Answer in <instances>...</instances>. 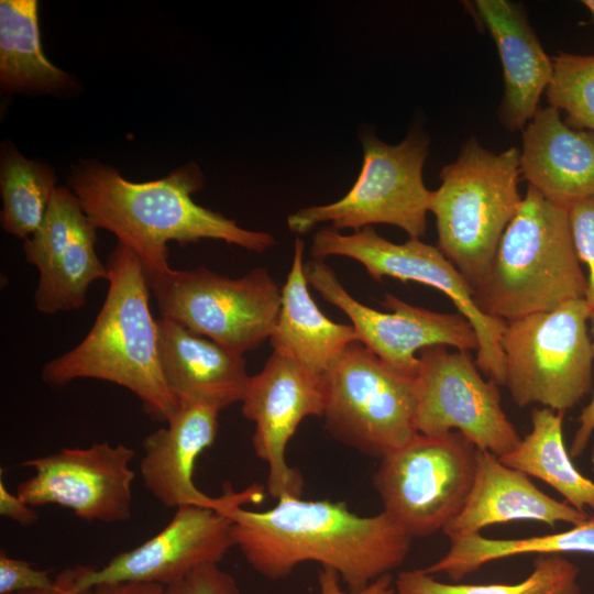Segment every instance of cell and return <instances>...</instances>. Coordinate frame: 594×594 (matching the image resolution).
Segmentation results:
<instances>
[{"label": "cell", "instance_id": "cell-1", "mask_svg": "<svg viewBox=\"0 0 594 594\" xmlns=\"http://www.w3.org/2000/svg\"><path fill=\"white\" fill-rule=\"evenodd\" d=\"M228 513L234 546L261 575L282 579L311 561L334 570L350 592L400 566L413 540L384 512L359 516L343 502L285 495L267 510L234 506Z\"/></svg>", "mask_w": 594, "mask_h": 594}, {"label": "cell", "instance_id": "cell-2", "mask_svg": "<svg viewBox=\"0 0 594 594\" xmlns=\"http://www.w3.org/2000/svg\"><path fill=\"white\" fill-rule=\"evenodd\" d=\"M205 177L191 162L164 178L133 183L96 160L75 165L72 191L96 229L113 233L141 260L147 280L167 270L170 241L179 245L202 239L222 240L248 251L264 253L276 244L266 232L241 228L235 220L194 202Z\"/></svg>", "mask_w": 594, "mask_h": 594}, {"label": "cell", "instance_id": "cell-3", "mask_svg": "<svg viewBox=\"0 0 594 594\" xmlns=\"http://www.w3.org/2000/svg\"><path fill=\"white\" fill-rule=\"evenodd\" d=\"M108 292L96 320L79 344L47 362L44 383L61 387L79 378L122 386L145 414L167 422L179 407L163 376L157 320L150 309V284L139 256L117 242L106 263Z\"/></svg>", "mask_w": 594, "mask_h": 594}, {"label": "cell", "instance_id": "cell-4", "mask_svg": "<svg viewBox=\"0 0 594 594\" xmlns=\"http://www.w3.org/2000/svg\"><path fill=\"white\" fill-rule=\"evenodd\" d=\"M569 210L528 186L473 297L486 315L509 321L586 296Z\"/></svg>", "mask_w": 594, "mask_h": 594}, {"label": "cell", "instance_id": "cell-5", "mask_svg": "<svg viewBox=\"0 0 594 594\" xmlns=\"http://www.w3.org/2000/svg\"><path fill=\"white\" fill-rule=\"evenodd\" d=\"M520 151L495 153L469 139L440 173L429 211L436 218L437 248L474 289L486 274L499 241L521 202Z\"/></svg>", "mask_w": 594, "mask_h": 594}, {"label": "cell", "instance_id": "cell-6", "mask_svg": "<svg viewBox=\"0 0 594 594\" xmlns=\"http://www.w3.org/2000/svg\"><path fill=\"white\" fill-rule=\"evenodd\" d=\"M591 311L583 299L506 321L501 338L505 385L520 406L565 413L592 387Z\"/></svg>", "mask_w": 594, "mask_h": 594}, {"label": "cell", "instance_id": "cell-7", "mask_svg": "<svg viewBox=\"0 0 594 594\" xmlns=\"http://www.w3.org/2000/svg\"><path fill=\"white\" fill-rule=\"evenodd\" d=\"M363 164L345 196L321 206H310L287 217L288 229L307 234L316 226L330 222L333 229L360 230L372 224L398 227L409 238L426 232L431 191L422 179L429 139L414 130L391 145L370 132L361 134Z\"/></svg>", "mask_w": 594, "mask_h": 594}, {"label": "cell", "instance_id": "cell-8", "mask_svg": "<svg viewBox=\"0 0 594 594\" xmlns=\"http://www.w3.org/2000/svg\"><path fill=\"white\" fill-rule=\"evenodd\" d=\"M148 284L162 318L242 355L270 339L282 301V287L263 267L239 278L204 266L169 268Z\"/></svg>", "mask_w": 594, "mask_h": 594}, {"label": "cell", "instance_id": "cell-9", "mask_svg": "<svg viewBox=\"0 0 594 594\" xmlns=\"http://www.w3.org/2000/svg\"><path fill=\"white\" fill-rule=\"evenodd\" d=\"M324 426L338 441L382 459L417 433L415 376L385 364L360 341L323 375Z\"/></svg>", "mask_w": 594, "mask_h": 594}, {"label": "cell", "instance_id": "cell-10", "mask_svg": "<svg viewBox=\"0 0 594 594\" xmlns=\"http://www.w3.org/2000/svg\"><path fill=\"white\" fill-rule=\"evenodd\" d=\"M477 452L459 431L417 433L383 457L373 475L383 512L411 539L443 530L470 495Z\"/></svg>", "mask_w": 594, "mask_h": 594}, {"label": "cell", "instance_id": "cell-11", "mask_svg": "<svg viewBox=\"0 0 594 594\" xmlns=\"http://www.w3.org/2000/svg\"><path fill=\"white\" fill-rule=\"evenodd\" d=\"M314 260L345 256L361 263L375 280L393 277L417 282L442 292L472 324L477 339L475 363L497 385H505L504 354L501 338L506 321L484 314L476 305L473 289L459 270L433 245L409 238L394 243L373 227L342 234L332 227L319 229L312 237Z\"/></svg>", "mask_w": 594, "mask_h": 594}, {"label": "cell", "instance_id": "cell-12", "mask_svg": "<svg viewBox=\"0 0 594 594\" xmlns=\"http://www.w3.org/2000/svg\"><path fill=\"white\" fill-rule=\"evenodd\" d=\"M415 375L417 431L426 436L461 432L479 450L501 458L520 442L507 418L498 385L484 380L469 351L422 349Z\"/></svg>", "mask_w": 594, "mask_h": 594}, {"label": "cell", "instance_id": "cell-13", "mask_svg": "<svg viewBox=\"0 0 594 594\" xmlns=\"http://www.w3.org/2000/svg\"><path fill=\"white\" fill-rule=\"evenodd\" d=\"M305 270L309 286L349 317L359 341L402 374L416 375L419 365L416 353L428 346L479 350L472 324L459 311L437 312L386 294L383 305L391 312H382L349 294L324 261L312 258Z\"/></svg>", "mask_w": 594, "mask_h": 594}, {"label": "cell", "instance_id": "cell-14", "mask_svg": "<svg viewBox=\"0 0 594 594\" xmlns=\"http://www.w3.org/2000/svg\"><path fill=\"white\" fill-rule=\"evenodd\" d=\"M135 452L108 441L25 460L33 470L16 494L32 507L58 505L86 521H127L132 516L131 462Z\"/></svg>", "mask_w": 594, "mask_h": 594}, {"label": "cell", "instance_id": "cell-15", "mask_svg": "<svg viewBox=\"0 0 594 594\" xmlns=\"http://www.w3.org/2000/svg\"><path fill=\"white\" fill-rule=\"evenodd\" d=\"M324 400L323 376L275 352L250 377L241 410L255 424L253 448L268 466L266 486L272 497H301L304 479L288 465L286 449L305 418L323 416Z\"/></svg>", "mask_w": 594, "mask_h": 594}, {"label": "cell", "instance_id": "cell-16", "mask_svg": "<svg viewBox=\"0 0 594 594\" xmlns=\"http://www.w3.org/2000/svg\"><path fill=\"white\" fill-rule=\"evenodd\" d=\"M232 522L228 509L178 507L169 522L152 538L117 554L100 569L86 565L78 586L90 590L116 583L164 587L175 584L201 565L219 564L234 547Z\"/></svg>", "mask_w": 594, "mask_h": 594}, {"label": "cell", "instance_id": "cell-17", "mask_svg": "<svg viewBox=\"0 0 594 594\" xmlns=\"http://www.w3.org/2000/svg\"><path fill=\"white\" fill-rule=\"evenodd\" d=\"M219 413L205 404L179 403L166 427L143 439L142 482L163 506L178 508L193 505L227 510L263 501V487L256 484L240 492L226 484L224 493L218 497L205 494L195 485V463L216 440Z\"/></svg>", "mask_w": 594, "mask_h": 594}, {"label": "cell", "instance_id": "cell-18", "mask_svg": "<svg viewBox=\"0 0 594 594\" xmlns=\"http://www.w3.org/2000/svg\"><path fill=\"white\" fill-rule=\"evenodd\" d=\"M157 338L161 370L178 403L221 411L242 400L251 377L242 354L165 318L157 320Z\"/></svg>", "mask_w": 594, "mask_h": 594}, {"label": "cell", "instance_id": "cell-19", "mask_svg": "<svg viewBox=\"0 0 594 594\" xmlns=\"http://www.w3.org/2000/svg\"><path fill=\"white\" fill-rule=\"evenodd\" d=\"M587 518L585 512L544 494L527 474L504 464L491 452L479 450L465 505L442 531L451 540L514 520H535L554 527L559 521L575 526Z\"/></svg>", "mask_w": 594, "mask_h": 594}, {"label": "cell", "instance_id": "cell-20", "mask_svg": "<svg viewBox=\"0 0 594 594\" xmlns=\"http://www.w3.org/2000/svg\"><path fill=\"white\" fill-rule=\"evenodd\" d=\"M475 15L490 32L503 66L505 91L498 118L508 131L524 129L538 110L552 77V59L543 51L524 8L508 0H475Z\"/></svg>", "mask_w": 594, "mask_h": 594}, {"label": "cell", "instance_id": "cell-21", "mask_svg": "<svg viewBox=\"0 0 594 594\" xmlns=\"http://www.w3.org/2000/svg\"><path fill=\"white\" fill-rule=\"evenodd\" d=\"M520 173L546 199L569 209L594 196V135L570 127L552 107L522 129Z\"/></svg>", "mask_w": 594, "mask_h": 594}, {"label": "cell", "instance_id": "cell-22", "mask_svg": "<svg viewBox=\"0 0 594 594\" xmlns=\"http://www.w3.org/2000/svg\"><path fill=\"white\" fill-rule=\"evenodd\" d=\"M304 251V241L296 238L292 266L282 286L279 312L268 340L273 352L323 376L359 338L352 324L334 322L318 308L309 293Z\"/></svg>", "mask_w": 594, "mask_h": 594}, {"label": "cell", "instance_id": "cell-23", "mask_svg": "<svg viewBox=\"0 0 594 594\" xmlns=\"http://www.w3.org/2000/svg\"><path fill=\"white\" fill-rule=\"evenodd\" d=\"M36 0L0 1V85L9 92H61L67 73L44 55Z\"/></svg>", "mask_w": 594, "mask_h": 594}, {"label": "cell", "instance_id": "cell-24", "mask_svg": "<svg viewBox=\"0 0 594 594\" xmlns=\"http://www.w3.org/2000/svg\"><path fill=\"white\" fill-rule=\"evenodd\" d=\"M564 413L536 408L531 431L499 460L528 476L537 477L563 496L580 512L594 510V482L576 470L563 439Z\"/></svg>", "mask_w": 594, "mask_h": 594}, {"label": "cell", "instance_id": "cell-25", "mask_svg": "<svg viewBox=\"0 0 594 594\" xmlns=\"http://www.w3.org/2000/svg\"><path fill=\"white\" fill-rule=\"evenodd\" d=\"M448 552L430 566L428 574L446 573L460 581L484 564L519 554L594 553V515L571 529L520 539H488L480 534L450 540Z\"/></svg>", "mask_w": 594, "mask_h": 594}, {"label": "cell", "instance_id": "cell-26", "mask_svg": "<svg viewBox=\"0 0 594 594\" xmlns=\"http://www.w3.org/2000/svg\"><path fill=\"white\" fill-rule=\"evenodd\" d=\"M54 170L3 143L0 158L1 227L26 240L41 226L56 189Z\"/></svg>", "mask_w": 594, "mask_h": 594}, {"label": "cell", "instance_id": "cell-27", "mask_svg": "<svg viewBox=\"0 0 594 594\" xmlns=\"http://www.w3.org/2000/svg\"><path fill=\"white\" fill-rule=\"evenodd\" d=\"M96 230L88 219L56 262L40 273L34 294L38 312L53 315L78 309L86 302L89 286L108 279L107 266L96 251Z\"/></svg>", "mask_w": 594, "mask_h": 594}, {"label": "cell", "instance_id": "cell-28", "mask_svg": "<svg viewBox=\"0 0 594 594\" xmlns=\"http://www.w3.org/2000/svg\"><path fill=\"white\" fill-rule=\"evenodd\" d=\"M579 568L561 554H539L532 571L517 584H448L421 570H408L395 581L397 594H581Z\"/></svg>", "mask_w": 594, "mask_h": 594}, {"label": "cell", "instance_id": "cell-29", "mask_svg": "<svg viewBox=\"0 0 594 594\" xmlns=\"http://www.w3.org/2000/svg\"><path fill=\"white\" fill-rule=\"evenodd\" d=\"M546 89L549 106L566 114V123L594 135V55L560 52L552 58Z\"/></svg>", "mask_w": 594, "mask_h": 594}, {"label": "cell", "instance_id": "cell-30", "mask_svg": "<svg viewBox=\"0 0 594 594\" xmlns=\"http://www.w3.org/2000/svg\"><path fill=\"white\" fill-rule=\"evenodd\" d=\"M87 221L88 217L72 189L57 187L40 228L24 242L26 262L38 273L47 270Z\"/></svg>", "mask_w": 594, "mask_h": 594}, {"label": "cell", "instance_id": "cell-31", "mask_svg": "<svg viewBox=\"0 0 594 594\" xmlns=\"http://www.w3.org/2000/svg\"><path fill=\"white\" fill-rule=\"evenodd\" d=\"M568 210L576 255L588 268L585 301L592 316L594 315V196L573 204Z\"/></svg>", "mask_w": 594, "mask_h": 594}, {"label": "cell", "instance_id": "cell-32", "mask_svg": "<svg viewBox=\"0 0 594 594\" xmlns=\"http://www.w3.org/2000/svg\"><path fill=\"white\" fill-rule=\"evenodd\" d=\"M164 594H241L240 588L228 572L219 564H205L175 584L165 587Z\"/></svg>", "mask_w": 594, "mask_h": 594}, {"label": "cell", "instance_id": "cell-33", "mask_svg": "<svg viewBox=\"0 0 594 594\" xmlns=\"http://www.w3.org/2000/svg\"><path fill=\"white\" fill-rule=\"evenodd\" d=\"M53 583L48 571L37 570L29 561L9 557L6 551H0V594L46 588Z\"/></svg>", "mask_w": 594, "mask_h": 594}, {"label": "cell", "instance_id": "cell-34", "mask_svg": "<svg viewBox=\"0 0 594 594\" xmlns=\"http://www.w3.org/2000/svg\"><path fill=\"white\" fill-rule=\"evenodd\" d=\"M320 594H395L396 591L392 586L393 578L391 573L385 574L366 588L360 592H350L341 588L340 576L338 573L329 568H322L318 575Z\"/></svg>", "mask_w": 594, "mask_h": 594}, {"label": "cell", "instance_id": "cell-35", "mask_svg": "<svg viewBox=\"0 0 594 594\" xmlns=\"http://www.w3.org/2000/svg\"><path fill=\"white\" fill-rule=\"evenodd\" d=\"M0 515L24 527L31 526L40 519L34 507L23 501L16 493L12 494L3 481H0Z\"/></svg>", "mask_w": 594, "mask_h": 594}, {"label": "cell", "instance_id": "cell-36", "mask_svg": "<svg viewBox=\"0 0 594 594\" xmlns=\"http://www.w3.org/2000/svg\"><path fill=\"white\" fill-rule=\"evenodd\" d=\"M591 332L593 336L592 339V350L594 354V315L591 316ZM594 433V394L587 406H585L579 417V428L574 435L571 448L570 455L571 458H578L583 454L585 451L591 437ZM592 460L594 462V444L592 449Z\"/></svg>", "mask_w": 594, "mask_h": 594}, {"label": "cell", "instance_id": "cell-37", "mask_svg": "<svg viewBox=\"0 0 594 594\" xmlns=\"http://www.w3.org/2000/svg\"><path fill=\"white\" fill-rule=\"evenodd\" d=\"M86 565L84 564L67 568L58 573V575L54 579L52 586L15 594H91L92 588L81 590L78 586L79 578L84 573Z\"/></svg>", "mask_w": 594, "mask_h": 594}, {"label": "cell", "instance_id": "cell-38", "mask_svg": "<svg viewBox=\"0 0 594 594\" xmlns=\"http://www.w3.org/2000/svg\"><path fill=\"white\" fill-rule=\"evenodd\" d=\"M165 587L148 583H116L92 587L91 594H164Z\"/></svg>", "mask_w": 594, "mask_h": 594}, {"label": "cell", "instance_id": "cell-39", "mask_svg": "<svg viewBox=\"0 0 594 594\" xmlns=\"http://www.w3.org/2000/svg\"><path fill=\"white\" fill-rule=\"evenodd\" d=\"M582 3L587 8V10L591 12L593 20H594V0H583Z\"/></svg>", "mask_w": 594, "mask_h": 594}]
</instances>
